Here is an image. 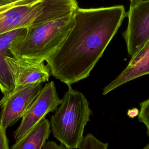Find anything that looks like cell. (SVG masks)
<instances>
[{"label":"cell","instance_id":"obj_1","mask_svg":"<svg viewBox=\"0 0 149 149\" xmlns=\"http://www.w3.org/2000/svg\"><path fill=\"white\" fill-rule=\"evenodd\" d=\"M126 16L123 5L78 8L70 31L45 60L51 74L68 86L88 77Z\"/></svg>","mask_w":149,"mask_h":149},{"label":"cell","instance_id":"obj_2","mask_svg":"<svg viewBox=\"0 0 149 149\" xmlns=\"http://www.w3.org/2000/svg\"><path fill=\"white\" fill-rule=\"evenodd\" d=\"M76 0H20L0 7V34L37 25L74 12Z\"/></svg>","mask_w":149,"mask_h":149},{"label":"cell","instance_id":"obj_3","mask_svg":"<svg viewBox=\"0 0 149 149\" xmlns=\"http://www.w3.org/2000/svg\"><path fill=\"white\" fill-rule=\"evenodd\" d=\"M75 11L27 27L25 35L15 42L10 48L14 56L45 61L62 44L72 29Z\"/></svg>","mask_w":149,"mask_h":149},{"label":"cell","instance_id":"obj_4","mask_svg":"<svg viewBox=\"0 0 149 149\" xmlns=\"http://www.w3.org/2000/svg\"><path fill=\"white\" fill-rule=\"evenodd\" d=\"M68 86L62 102L51 116L50 123L54 136L66 149H77L92 112L83 94L71 85Z\"/></svg>","mask_w":149,"mask_h":149},{"label":"cell","instance_id":"obj_5","mask_svg":"<svg viewBox=\"0 0 149 149\" xmlns=\"http://www.w3.org/2000/svg\"><path fill=\"white\" fill-rule=\"evenodd\" d=\"M61 102L54 82L46 83L22 117L21 123L13 134V139L17 140L26 134L49 112L55 111Z\"/></svg>","mask_w":149,"mask_h":149},{"label":"cell","instance_id":"obj_6","mask_svg":"<svg viewBox=\"0 0 149 149\" xmlns=\"http://www.w3.org/2000/svg\"><path fill=\"white\" fill-rule=\"evenodd\" d=\"M43 83H36L12 91L0 100V124L6 130L17 122L37 97Z\"/></svg>","mask_w":149,"mask_h":149},{"label":"cell","instance_id":"obj_7","mask_svg":"<svg viewBox=\"0 0 149 149\" xmlns=\"http://www.w3.org/2000/svg\"><path fill=\"white\" fill-rule=\"evenodd\" d=\"M126 16L128 24L123 37L132 56L149 40V0L130 3Z\"/></svg>","mask_w":149,"mask_h":149},{"label":"cell","instance_id":"obj_8","mask_svg":"<svg viewBox=\"0 0 149 149\" xmlns=\"http://www.w3.org/2000/svg\"><path fill=\"white\" fill-rule=\"evenodd\" d=\"M6 62L15 80V87L11 91L49 80L51 73L44 61L13 56L7 57Z\"/></svg>","mask_w":149,"mask_h":149},{"label":"cell","instance_id":"obj_9","mask_svg":"<svg viewBox=\"0 0 149 149\" xmlns=\"http://www.w3.org/2000/svg\"><path fill=\"white\" fill-rule=\"evenodd\" d=\"M149 74V40L131 56L126 68L102 90L104 95L118 87L144 75Z\"/></svg>","mask_w":149,"mask_h":149},{"label":"cell","instance_id":"obj_10","mask_svg":"<svg viewBox=\"0 0 149 149\" xmlns=\"http://www.w3.org/2000/svg\"><path fill=\"white\" fill-rule=\"evenodd\" d=\"M27 28H20L0 34V90L3 95L8 94L15 87V80L6 62L8 56L14 55L10 48L12 44L23 37Z\"/></svg>","mask_w":149,"mask_h":149},{"label":"cell","instance_id":"obj_11","mask_svg":"<svg viewBox=\"0 0 149 149\" xmlns=\"http://www.w3.org/2000/svg\"><path fill=\"white\" fill-rule=\"evenodd\" d=\"M51 123L45 118L16 141L10 149H42L51 133Z\"/></svg>","mask_w":149,"mask_h":149},{"label":"cell","instance_id":"obj_12","mask_svg":"<svg viewBox=\"0 0 149 149\" xmlns=\"http://www.w3.org/2000/svg\"><path fill=\"white\" fill-rule=\"evenodd\" d=\"M108 144L102 142L91 133L84 136L79 146V149H108Z\"/></svg>","mask_w":149,"mask_h":149},{"label":"cell","instance_id":"obj_13","mask_svg":"<svg viewBox=\"0 0 149 149\" xmlns=\"http://www.w3.org/2000/svg\"><path fill=\"white\" fill-rule=\"evenodd\" d=\"M140 105V109L138 119L146 125L147 134L149 136V98L141 102Z\"/></svg>","mask_w":149,"mask_h":149},{"label":"cell","instance_id":"obj_14","mask_svg":"<svg viewBox=\"0 0 149 149\" xmlns=\"http://www.w3.org/2000/svg\"><path fill=\"white\" fill-rule=\"evenodd\" d=\"M0 149H9L6 130L0 124Z\"/></svg>","mask_w":149,"mask_h":149},{"label":"cell","instance_id":"obj_15","mask_svg":"<svg viewBox=\"0 0 149 149\" xmlns=\"http://www.w3.org/2000/svg\"><path fill=\"white\" fill-rule=\"evenodd\" d=\"M42 149H66V148L61 143L60 145H58L55 141H50L46 142Z\"/></svg>","mask_w":149,"mask_h":149},{"label":"cell","instance_id":"obj_16","mask_svg":"<svg viewBox=\"0 0 149 149\" xmlns=\"http://www.w3.org/2000/svg\"><path fill=\"white\" fill-rule=\"evenodd\" d=\"M8 4H10V3H7L4 0H0V7L5 6V5H8Z\"/></svg>","mask_w":149,"mask_h":149},{"label":"cell","instance_id":"obj_17","mask_svg":"<svg viewBox=\"0 0 149 149\" xmlns=\"http://www.w3.org/2000/svg\"><path fill=\"white\" fill-rule=\"evenodd\" d=\"M146 1H148V0H130V3H136V2Z\"/></svg>","mask_w":149,"mask_h":149},{"label":"cell","instance_id":"obj_18","mask_svg":"<svg viewBox=\"0 0 149 149\" xmlns=\"http://www.w3.org/2000/svg\"><path fill=\"white\" fill-rule=\"evenodd\" d=\"M4 1H6L8 3H13V2L20 1V0H4Z\"/></svg>","mask_w":149,"mask_h":149},{"label":"cell","instance_id":"obj_19","mask_svg":"<svg viewBox=\"0 0 149 149\" xmlns=\"http://www.w3.org/2000/svg\"><path fill=\"white\" fill-rule=\"evenodd\" d=\"M143 149H149V144H147Z\"/></svg>","mask_w":149,"mask_h":149}]
</instances>
